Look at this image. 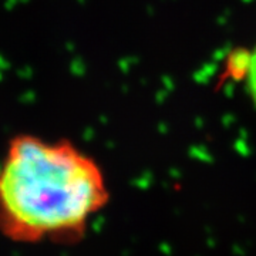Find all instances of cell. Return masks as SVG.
Instances as JSON below:
<instances>
[{"label": "cell", "mask_w": 256, "mask_h": 256, "mask_svg": "<svg viewBox=\"0 0 256 256\" xmlns=\"http://www.w3.org/2000/svg\"><path fill=\"white\" fill-rule=\"evenodd\" d=\"M110 200L98 162L67 138L18 132L0 158V234L16 244L74 245Z\"/></svg>", "instance_id": "1"}, {"label": "cell", "mask_w": 256, "mask_h": 256, "mask_svg": "<svg viewBox=\"0 0 256 256\" xmlns=\"http://www.w3.org/2000/svg\"><path fill=\"white\" fill-rule=\"evenodd\" d=\"M245 74H246L248 90H249V94H250L254 102L256 104V48L248 58Z\"/></svg>", "instance_id": "2"}]
</instances>
